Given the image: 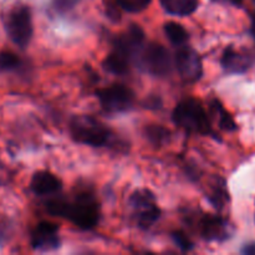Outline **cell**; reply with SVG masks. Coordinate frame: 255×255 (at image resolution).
Masks as SVG:
<instances>
[{
  "instance_id": "10",
  "label": "cell",
  "mask_w": 255,
  "mask_h": 255,
  "mask_svg": "<svg viewBox=\"0 0 255 255\" xmlns=\"http://www.w3.org/2000/svg\"><path fill=\"white\" fill-rule=\"evenodd\" d=\"M202 237L208 242H224L233 233L231 223L226 218L213 214H206L199 222Z\"/></svg>"
},
{
  "instance_id": "12",
  "label": "cell",
  "mask_w": 255,
  "mask_h": 255,
  "mask_svg": "<svg viewBox=\"0 0 255 255\" xmlns=\"http://www.w3.org/2000/svg\"><path fill=\"white\" fill-rule=\"evenodd\" d=\"M253 55L247 50L228 46L222 55V67L229 74H244L253 65Z\"/></svg>"
},
{
  "instance_id": "13",
  "label": "cell",
  "mask_w": 255,
  "mask_h": 255,
  "mask_svg": "<svg viewBox=\"0 0 255 255\" xmlns=\"http://www.w3.org/2000/svg\"><path fill=\"white\" fill-rule=\"evenodd\" d=\"M30 187L37 196H51L61 189L62 183L59 177L52 174L51 172L39 171L32 176Z\"/></svg>"
},
{
  "instance_id": "27",
  "label": "cell",
  "mask_w": 255,
  "mask_h": 255,
  "mask_svg": "<svg viewBox=\"0 0 255 255\" xmlns=\"http://www.w3.org/2000/svg\"><path fill=\"white\" fill-rule=\"evenodd\" d=\"M228 1H231L232 4H234V5H238V6H239V5H242V4H243V1H244V0H228Z\"/></svg>"
},
{
  "instance_id": "26",
  "label": "cell",
  "mask_w": 255,
  "mask_h": 255,
  "mask_svg": "<svg viewBox=\"0 0 255 255\" xmlns=\"http://www.w3.org/2000/svg\"><path fill=\"white\" fill-rule=\"evenodd\" d=\"M251 20H252V34H253V36L255 39V11L252 14Z\"/></svg>"
},
{
  "instance_id": "4",
  "label": "cell",
  "mask_w": 255,
  "mask_h": 255,
  "mask_svg": "<svg viewBox=\"0 0 255 255\" xmlns=\"http://www.w3.org/2000/svg\"><path fill=\"white\" fill-rule=\"evenodd\" d=\"M128 204L137 226L142 229L151 228L161 216L156 197L148 189H138L134 192L129 198Z\"/></svg>"
},
{
  "instance_id": "16",
  "label": "cell",
  "mask_w": 255,
  "mask_h": 255,
  "mask_svg": "<svg viewBox=\"0 0 255 255\" xmlns=\"http://www.w3.org/2000/svg\"><path fill=\"white\" fill-rule=\"evenodd\" d=\"M164 32H166L167 37L169 41L176 46H181V45L187 44L189 39V34L181 24L176 21H168L164 24Z\"/></svg>"
},
{
  "instance_id": "11",
  "label": "cell",
  "mask_w": 255,
  "mask_h": 255,
  "mask_svg": "<svg viewBox=\"0 0 255 255\" xmlns=\"http://www.w3.org/2000/svg\"><path fill=\"white\" fill-rule=\"evenodd\" d=\"M31 247L39 252H50L59 248V227L50 222L37 224L31 232Z\"/></svg>"
},
{
  "instance_id": "14",
  "label": "cell",
  "mask_w": 255,
  "mask_h": 255,
  "mask_svg": "<svg viewBox=\"0 0 255 255\" xmlns=\"http://www.w3.org/2000/svg\"><path fill=\"white\" fill-rule=\"evenodd\" d=\"M167 12L177 16H188L197 10L199 0H159Z\"/></svg>"
},
{
  "instance_id": "5",
  "label": "cell",
  "mask_w": 255,
  "mask_h": 255,
  "mask_svg": "<svg viewBox=\"0 0 255 255\" xmlns=\"http://www.w3.org/2000/svg\"><path fill=\"white\" fill-rule=\"evenodd\" d=\"M5 25L11 41L21 49H25L32 36V19L29 6H15L7 15Z\"/></svg>"
},
{
  "instance_id": "25",
  "label": "cell",
  "mask_w": 255,
  "mask_h": 255,
  "mask_svg": "<svg viewBox=\"0 0 255 255\" xmlns=\"http://www.w3.org/2000/svg\"><path fill=\"white\" fill-rule=\"evenodd\" d=\"M242 253L246 255H255V243H248L243 247Z\"/></svg>"
},
{
  "instance_id": "6",
  "label": "cell",
  "mask_w": 255,
  "mask_h": 255,
  "mask_svg": "<svg viewBox=\"0 0 255 255\" xmlns=\"http://www.w3.org/2000/svg\"><path fill=\"white\" fill-rule=\"evenodd\" d=\"M137 60L147 72L158 77L167 76L171 72L173 64L168 50L157 42L144 45Z\"/></svg>"
},
{
  "instance_id": "19",
  "label": "cell",
  "mask_w": 255,
  "mask_h": 255,
  "mask_svg": "<svg viewBox=\"0 0 255 255\" xmlns=\"http://www.w3.org/2000/svg\"><path fill=\"white\" fill-rule=\"evenodd\" d=\"M146 136L149 139V142H152L156 146H162V144L167 143L171 137L168 129L166 127L161 126V125H151V126H147L146 129Z\"/></svg>"
},
{
  "instance_id": "3",
  "label": "cell",
  "mask_w": 255,
  "mask_h": 255,
  "mask_svg": "<svg viewBox=\"0 0 255 255\" xmlns=\"http://www.w3.org/2000/svg\"><path fill=\"white\" fill-rule=\"evenodd\" d=\"M69 131L74 141L91 147H104L111 143L112 133L99 120L86 115L72 117Z\"/></svg>"
},
{
  "instance_id": "15",
  "label": "cell",
  "mask_w": 255,
  "mask_h": 255,
  "mask_svg": "<svg viewBox=\"0 0 255 255\" xmlns=\"http://www.w3.org/2000/svg\"><path fill=\"white\" fill-rule=\"evenodd\" d=\"M104 67L107 71L112 72L115 75H124L128 71L129 65L131 61L128 59L121 55L120 52L112 50L109 55L106 56V59L104 60Z\"/></svg>"
},
{
  "instance_id": "21",
  "label": "cell",
  "mask_w": 255,
  "mask_h": 255,
  "mask_svg": "<svg viewBox=\"0 0 255 255\" xmlns=\"http://www.w3.org/2000/svg\"><path fill=\"white\" fill-rule=\"evenodd\" d=\"M120 9L127 12H139L148 7L152 0H116Z\"/></svg>"
},
{
  "instance_id": "22",
  "label": "cell",
  "mask_w": 255,
  "mask_h": 255,
  "mask_svg": "<svg viewBox=\"0 0 255 255\" xmlns=\"http://www.w3.org/2000/svg\"><path fill=\"white\" fill-rule=\"evenodd\" d=\"M172 239L174 241L176 246L178 248H181L183 252H188L193 248V243L191 242V239L181 231H177L172 233Z\"/></svg>"
},
{
  "instance_id": "20",
  "label": "cell",
  "mask_w": 255,
  "mask_h": 255,
  "mask_svg": "<svg viewBox=\"0 0 255 255\" xmlns=\"http://www.w3.org/2000/svg\"><path fill=\"white\" fill-rule=\"evenodd\" d=\"M21 60L16 54L11 51H0V70L10 71L20 67Z\"/></svg>"
},
{
  "instance_id": "9",
  "label": "cell",
  "mask_w": 255,
  "mask_h": 255,
  "mask_svg": "<svg viewBox=\"0 0 255 255\" xmlns=\"http://www.w3.org/2000/svg\"><path fill=\"white\" fill-rule=\"evenodd\" d=\"M144 45H146V35L143 29L138 25H131L128 29L119 35V37H116L112 50L120 52L132 62L136 57H138Z\"/></svg>"
},
{
  "instance_id": "2",
  "label": "cell",
  "mask_w": 255,
  "mask_h": 255,
  "mask_svg": "<svg viewBox=\"0 0 255 255\" xmlns=\"http://www.w3.org/2000/svg\"><path fill=\"white\" fill-rule=\"evenodd\" d=\"M173 121L177 126L192 133H199L203 136L213 134L211 121L207 116L204 107L198 100L187 97L182 100L173 110Z\"/></svg>"
},
{
  "instance_id": "1",
  "label": "cell",
  "mask_w": 255,
  "mask_h": 255,
  "mask_svg": "<svg viewBox=\"0 0 255 255\" xmlns=\"http://www.w3.org/2000/svg\"><path fill=\"white\" fill-rule=\"evenodd\" d=\"M47 211L56 217H64L79 227L80 229L89 231L99 223L100 209L96 198L90 192H82L72 201L62 198L47 202Z\"/></svg>"
},
{
  "instance_id": "17",
  "label": "cell",
  "mask_w": 255,
  "mask_h": 255,
  "mask_svg": "<svg viewBox=\"0 0 255 255\" xmlns=\"http://www.w3.org/2000/svg\"><path fill=\"white\" fill-rule=\"evenodd\" d=\"M212 110L218 119V125L224 131H234L237 129V124L232 115L223 107V105L218 100H213L212 102Z\"/></svg>"
},
{
  "instance_id": "23",
  "label": "cell",
  "mask_w": 255,
  "mask_h": 255,
  "mask_svg": "<svg viewBox=\"0 0 255 255\" xmlns=\"http://www.w3.org/2000/svg\"><path fill=\"white\" fill-rule=\"evenodd\" d=\"M81 0H52L54 7L60 12H67L74 9Z\"/></svg>"
},
{
  "instance_id": "24",
  "label": "cell",
  "mask_w": 255,
  "mask_h": 255,
  "mask_svg": "<svg viewBox=\"0 0 255 255\" xmlns=\"http://www.w3.org/2000/svg\"><path fill=\"white\" fill-rule=\"evenodd\" d=\"M120 6L117 4V1H111V0H107L106 1V14L114 21H119L120 20Z\"/></svg>"
},
{
  "instance_id": "8",
  "label": "cell",
  "mask_w": 255,
  "mask_h": 255,
  "mask_svg": "<svg viewBox=\"0 0 255 255\" xmlns=\"http://www.w3.org/2000/svg\"><path fill=\"white\" fill-rule=\"evenodd\" d=\"M177 71L179 76L187 82H196L203 75V65L196 50L187 44L178 46L174 56Z\"/></svg>"
},
{
  "instance_id": "7",
  "label": "cell",
  "mask_w": 255,
  "mask_h": 255,
  "mask_svg": "<svg viewBox=\"0 0 255 255\" xmlns=\"http://www.w3.org/2000/svg\"><path fill=\"white\" fill-rule=\"evenodd\" d=\"M96 96L102 109L110 114L126 112L134 105L133 91L129 87L120 84H114L97 90Z\"/></svg>"
},
{
  "instance_id": "18",
  "label": "cell",
  "mask_w": 255,
  "mask_h": 255,
  "mask_svg": "<svg viewBox=\"0 0 255 255\" xmlns=\"http://www.w3.org/2000/svg\"><path fill=\"white\" fill-rule=\"evenodd\" d=\"M209 202L216 207L217 209H222L229 201L228 191L226 188V184L222 179H218L216 184H213L212 191L208 196Z\"/></svg>"
}]
</instances>
